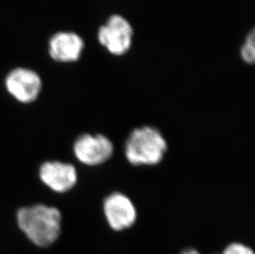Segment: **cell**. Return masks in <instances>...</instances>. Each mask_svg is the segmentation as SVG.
<instances>
[{
  "mask_svg": "<svg viewBox=\"0 0 255 254\" xmlns=\"http://www.w3.org/2000/svg\"><path fill=\"white\" fill-rule=\"evenodd\" d=\"M19 230L27 240L39 248L51 247L59 240L62 228V215L54 206L44 204L25 206L17 213Z\"/></svg>",
  "mask_w": 255,
  "mask_h": 254,
  "instance_id": "6da1fadb",
  "label": "cell"
},
{
  "mask_svg": "<svg viewBox=\"0 0 255 254\" xmlns=\"http://www.w3.org/2000/svg\"><path fill=\"white\" fill-rule=\"evenodd\" d=\"M5 87L8 94L17 101L31 103L36 101L41 89L42 81L37 73L27 68H16L7 75Z\"/></svg>",
  "mask_w": 255,
  "mask_h": 254,
  "instance_id": "8992f818",
  "label": "cell"
},
{
  "mask_svg": "<svg viewBox=\"0 0 255 254\" xmlns=\"http://www.w3.org/2000/svg\"><path fill=\"white\" fill-rule=\"evenodd\" d=\"M180 254H201L198 252V250L194 249H188V250H183V252Z\"/></svg>",
  "mask_w": 255,
  "mask_h": 254,
  "instance_id": "8fae6325",
  "label": "cell"
},
{
  "mask_svg": "<svg viewBox=\"0 0 255 254\" xmlns=\"http://www.w3.org/2000/svg\"><path fill=\"white\" fill-rule=\"evenodd\" d=\"M255 31L249 34L246 42L241 49V56L244 61L248 64H253L255 60Z\"/></svg>",
  "mask_w": 255,
  "mask_h": 254,
  "instance_id": "9c48e42d",
  "label": "cell"
},
{
  "mask_svg": "<svg viewBox=\"0 0 255 254\" xmlns=\"http://www.w3.org/2000/svg\"><path fill=\"white\" fill-rule=\"evenodd\" d=\"M73 151L80 163L94 167L111 158L114 146L113 142L104 134H83L74 143Z\"/></svg>",
  "mask_w": 255,
  "mask_h": 254,
  "instance_id": "3957f363",
  "label": "cell"
},
{
  "mask_svg": "<svg viewBox=\"0 0 255 254\" xmlns=\"http://www.w3.org/2000/svg\"><path fill=\"white\" fill-rule=\"evenodd\" d=\"M168 149L166 139L157 128L142 127L132 130L125 144V155L134 166L160 163Z\"/></svg>",
  "mask_w": 255,
  "mask_h": 254,
  "instance_id": "7a4b0ae2",
  "label": "cell"
},
{
  "mask_svg": "<svg viewBox=\"0 0 255 254\" xmlns=\"http://www.w3.org/2000/svg\"><path fill=\"white\" fill-rule=\"evenodd\" d=\"M85 42L78 34L60 31L51 36L49 41V55L57 62L77 61L82 55Z\"/></svg>",
  "mask_w": 255,
  "mask_h": 254,
  "instance_id": "ba28073f",
  "label": "cell"
},
{
  "mask_svg": "<svg viewBox=\"0 0 255 254\" xmlns=\"http://www.w3.org/2000/svg\"><path fill=\"white\" fill-rule=\"evenodd\" d=\"M222 254H255L253 250L241 243H232L229 245Z\"/></svg>",
  "mask_w": 255,
  "mask_h": 254,
  "instance_id": "30bf717a",
  "label": "cell"
},
{
  "mask_svg": "<svg viewBox=\"0 0 255 254\" xmlns=\"http://www.w3.org/2000/svg\"><path fill=\"white\" fill-rule=\"evenodd\" d=\"M133 29L130 22L119 15L109 17L106 24L98 32L102 46L115 55H124L129 51L132 42Z\"/></svg>",
  "mask_w": 255,
  "mask_h": 254,
  "instance_id": "277c9868",
  "label": "cell"
},
{
  "mask_svg": "<svg viewBox=\"0 0 255 254\" xmlns=\"http://www.w3.org/2000/svg\"><path fill=\"white\" fill-rule=\"evenodd\" d=\"M39 178L46 187L57 193H65L78 182L75 166L60 161H48L39 168Z\"/></svg>",
  "mask_w": 255,
  "mask_h": 254,
  "instance_id": "52a82bcc",
  "label": "cell"
},
{
  "mask_svg": "<svg viewBox=\"0 0 255 254\" xmlns=\"http://www.w3.org/2000/svg\"><path fill=\"white\" fill-rule=\"evenodd\" d=\"M104 214L109 227L118 232L132 227L137 219L135 205L122 192H114L105 198Z\"/></svg>",
  "mask_w": 255,
  "mask_h": 254,
  "instance_id": "5b68a950",
  "label": "cell"
}]
</instances>
